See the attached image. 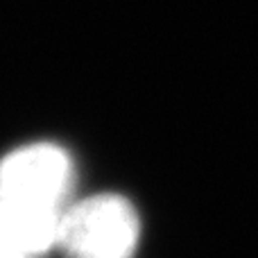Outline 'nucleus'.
I'll return each mask as SVG.
<instances>
[{"label":"nucleus","instance_id":"obj_1","mask_svg":"<svg viewBox=\"0 0 258 258\" xmlns=\"http://www.w3.org/2000/svg\"><path fill=\"white\" fill-rule=\"evenodd\" d=\"M73 195V161L61 147L36 143L0 161V240L27 256L57 245Z\"/></svg>","mask_w":258,"mask_h":258},{"label":"nucleus","instance_id":"obj_2","mask_svg":"<svg viewBox=\"0 0 258 258\" xmlns=\"http://www.w3.org/2000/svg\"><path fill=\"white\" fill-rule=\"evenodd\" d=\"M138 236L141 222L132 202L95 195L68 206L54 247L66 258H132Z\"/></svg>","mask_w":258,"mask_h":258},{"label":"nucleus","instance_id":"obj_3","mask_svg":"<svg viewBox=\"0 0 258 258\" xmlns=\"http://www.w3.org/2000/svg\"><path fill=\"white\" fill-rule=\"evenodd\" d=\"M0 258H32L27 254H23V251L14 249V247H9L5 240H0Z\"/></svg>","mask_w":258,"mask_h":258}]
</instances>
